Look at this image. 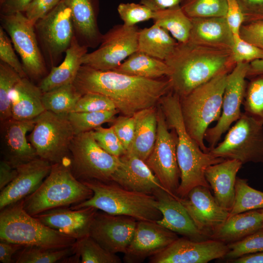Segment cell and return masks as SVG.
<instances>
[{
  "label": "cell",
  "mask_w": 263,
  "mask_h": 263,
  "mask_svg": "<svg viewBox=\"0 0 263 263\" xmlns=\"http://www.w3.org/2000/svg\"><path fill=\"white\" fill-rule=\"evenodd\" d=\"M22 78L12 68L3 62L0 63V121L12 118L10 94Z\"/></svg>",
  "instance_id": "obj_40"
},
{
  "label": "cell",
  "mask_w": 263,
  "mask_h": 263,
  "mask_svg": "<svg viewBox=\"0 0 263 263\" xmlns=\"http://www.w3.org/2000/svg\"><path fill=\"white\" fill-rule=\"evenodd\" d=\"M17 175L16 168L1 159L0 161V190H1L9 184L15 178Z\"/></svg>",
  "instance_id": "obj_55"
},
{
  "label": "cell",
  "mask_w": 263,
  "mask_h": 263,
  "mask_svg": "<svg viewBox=\"0 0 263 263\" xmlns=\"http://www.w3.org/2000/svg\"><path fill=\"white\" fill-rule=\"evenodd\" d=\"M137 26H113L102 35L99 47L86 53L82 65L99 70H114L132 54L138 51Z\"/></svg>",
  "instance_id": "obj_12"
},
{
  "label": "cell",
  "mask_w": 263,
  "mask_h": 263,
  "mask_svg": "<svg viewBox=\"0 0 263 263\" xmlns=\"http://www.w3.org/2000/svg\"><path fill=\"white\" fill-rule=\"evenodd\" d=\"M259 209V211L261 214V215H262V217L263 218V208L262 209Z\"/></svg>",
  "instance_id": "obj_60"
},
{
  "label": "cell",
  "mask_w": 263,
  "mask_h": 263,
  "mask_svg": "<svg viewBox=\"0 0 263 263\" xmlns=\"http://www.w3.org/2000/svg\"><path fill=\"white\" fill-rule=\"evenodd\" d=\"M69 150L71 170L78 180L112 182L120 163L119 157L102 149L94 140L92 130L75 135Z\"/></svg>",
  "instance_id": "obj_8"
},
{
  "label": "cell",
  "mask_w": 263,
  "mask_h": 263,
  "mask_svg": "<svg viewBox=\"0 0 263 263\" xmlns=\"http://www.w3.org/2000/svg\"><path fill=\"white\" fill-rule=\"evenodd\" d=\"M242 165L238 160L227 159L209 166L205 171L206 179L215 199L229 212L234 204L237 174Z\"/></svg>",
  "instance_id": "obj_25"
},
{
  "label": "cell",
  "mask_w": 263,
  "mask_h": 263,
  "mask_svg": "<svg viewBox=\"0 0 263 263\" xmlns=\"http://www.w3.org/2000/svg\"><path fill=\"white\" fill-rule=\"evenodd\" d=\"M113 71L152 79L168 77L171 73L170 68L164 60L138 50L130 56Z\"/></svg>",
  "instance_id": "obj_32"
},
{
  "label": "cell",
  "mask_w": 263,
  "mask_h": 263,
  "mask_svg": "<svg viewBox=\"0 0 263 263\" xmlns=\"http://www.w3.org/2000/svg\"><path fill=\"white\" fill-rule=\"evenodd\" d=\"M190 18L225 17L226 0H184L181 4Z\"/></svg>",
  "instance_id": "obj_41"
},
{
  "label": "cell",
  "mask_w": 263,
  "mask_h": 263,
  "mask_svg": "<svg viewBox=\"0 0 263 263\" xmlns=\"http://www.w3.org/2000/svg\"><path fill=\"white\" fill-rule=\"evenodd\" d=\"M87 51L88 47L75 35L63 61L57 66H52L49 74L41 81L39 87L42 93L73 83Z\"/></svg>",
  "instance_id": "obj_28"
},
{
  "label": "cell",
  "mask_w": 263,
  "mask_h": 263,
  "mask_svg": "<svg viewBox=\"0 0 263 263\" xmlns=\"http://www.w3.org/2000/svg\"><path fill=\"white\" fill-rule=\"evenodd\" d=\"M32 0H2L0 1L1 14L9 15L24 12Z\"/></svg>",
  "instance_id": "obj_54"
},
{
  "label": "cell",
  "mask_w": 263,
  "mask_h": 263,
  "mask_svg": "<svg viewBox=\"0 0 263 263\" xmlns=\"http://www.w3.org/2000/svg\"><path fill=\"white\" fill-rule=\"evenodd\" d=\"M119 113L117 110L94 112H73L67 116L76 135L93 130L105 123H112Z\"/></svg>",
  "instance_id": "obj_39"
},
{
  "label": "cell",
  "mask_w": 263,
  "mask_h": 263,
  "mask_svg": "<svg viewBox=\"0 0 263 263\" xmlns=\"http://www.w3.org/2000/svg\"><path fill=\"white\" fill-rule=\"evenodd\" d=\"M82 95L97 93L111 99L122 115L132 116L137 112L157 106L171 90L166 79H148L113 70H99L82 65L74 81Z\"/></svg>",
  "instance_id": "obj_1"
},
{
  "label": "cell",
  "mask_w": 263,
  "mask_h": 263,
  "mask_svg": "<svg viewBox=\"0 0 263 263\" xmlns=\"http://www.w3.org/2000/svg\"><path fill=\"white\" fill-rule=\"evenodd\" d=\"M209 152L216 157L238 160L242 164L263 163V123L242 113L224 140Z\"/></svg>",
  "instance_id": "obj_9"
},
{
  "label": "cell",
  "mask_w": 263,
  "mask_h": 263,
  "mask_svg": "<svg viewBox=\"0 0 263 263\" xmlns=\"http://www.w3.org/2000/svg\"><path fill=\"white\" fill-rule=\"evenodd\" d=\"M228 250L227 244L216 240L196 241L184 237L150 257L149 263H207L223 258Z\"/></svg>",
  "instance_id": "obj_16"
},
{
  "label": "cell",
  "mask_w": 263,
  "mask_h": 263,
  "mask_svg": "<svg viewBox=\"0 0 263 263\" xmlns=\"http://www.w3.org/2000/svg\"><path fill=\"white\" fill-rule=\"evenodd\" d=\"M67 116L45 110L35 118L29 140L38 157L54 164L70 157L75 134Z\"/></svg>",
  "instance_id": "obj_10"
},
{
  "label": "cell",
  "mask_w": 263,
  "mask_h": 263,
  "mask_svg": "<svg viewBox=\"0 0 263 263\" xmlns=\"http://www.w3.org/2000/svg\"><path fill=\"white\" fill-rule=\"evenodd\" d=\"M177 43L167 30L156 24L139 30L138 50L159 59L165 61Z\"/></svg>",
  "instance_id": "obj_33"
},
{
  "label": "cell",
  "mask_w": 263,
  "mask_h": 263,
  "mask_svg": "<svg viewBox=\"0 0 263 263\" xmlns=\"http://www.w3.org/2000/svg\"><path fill=\"white\" fill-rule=\"evenodd\" d=\"M184 0H140V2L153 11L181 6Z\"/></svg>",
  "instance_id": "obj_57"
},
{
  "label": "cell",
  "mask_w": 263,
  "mask_h": 263,
  "mask_svg": "<svg viewBox=\"0 0 263 263\" xmlns=\"http://www.w3.org/2000/svg\"><path fill=\"white\" fill-rule=\"evenodd\" d=\"M238 1L244 16V22L263 20V0Z\"/></svg>",
  "instance_id": "obj_53"
},
{
  "label": "cell",
  "mask_w": 263,
  "mask_h": 263,
  "mask_svg": "<svg viewBox=\"0 0 263 263\" xmlns=\"http://www.w3.org/2000/svg\"><path fill=\"white\" fill-rule=\"evenodd\" d=\"M82 94L73 83L43 93L42 103L45 110L60 115H67L74 111Z\"/></svg>",
  "instance_id": "obj_35"
},
{
  "label": "cell",
  "mask_w": 263,
  "mask_h": 263,
  "mask_svg": "<svg viewBox=\"0 0 263 263\" xmlns=\"http://www.w3.org/2000/svg\"><path fill=\"white\" fill-rule=\"evenodd\" d=\"M1 27L9 35L19 55L27 76L38 79L46 72L45 63L41 53L35 25L22 12L0 16Z\"/></svg>",
  "instance_id": "obj_13"
},
{
  "label": "cell",
  "mask_w": 263,
  "mask_h": 263,
  "mask_svg": "<svg viewBox=\"0 0 263 263\" xmlns=\"http://www.w3.org/2000/svg\"><path fill=\"white\" fill-rule=\"evenodd\" d=\"M71 11L76 37L80 42L94 48L100 44L102 34L97 24L98 0H64Z\"/></svg>",
  "instance_id": "obj_26"
},
{
  "label": "cell",
  "mask_w": 263,
  "mask_h": 263,
  "mask_svg": "<svg viewBox=\"0 0 263 263\" xmlns=\"http://www.w3.org/2000/svg\"><path fill=\"white\" fill-rule=\"evenodd\" d=\"M179 200L197 228L209 239L229 217V211L219 205L209 188L195 187Z\"/></svg>",
  "instance_id": "obj_17"
},
{
  "label": "cell",
  "mask_w": 263,
  "mask_h": 263,
  "mask_svg": "<svg viewBox=\"0 0 263 263\" xmlns=\"http://www.w3.org/2000/svg\"><path fill=\"white\" fill-rule=\"evenodd\" d=\"M263 228V219L259 209L247 211L229 216L210 239L228 244Z\"/></svg>",
  "instance_id": "obj_31"
},
{
  "label": "cell",
  "mask_w": 263,
  "mask_h": 263,
  "mask_svg": "<svg viewBox=\"0 0 263 263\" xmlns=\"http://www.w3.org/2000/svg\"><path fill=\"white\" fill-rule=\"evenodd\" d=\"M235 187V200L229 216L263 208V192L250 187L247 179L237 177Z\"/></svg>",
  "instance_id": "obj_38"
},
{
  "label": "cell",
  "mask_w": 263,
  "mask_h": 263,
  "mask_svg": "<svg viewBox=\"0 0 263 263\" xmlns=\"http://www.w3.org/2000/svg\"><path fill=\"white\" fill-rule=\"evenodd\" d=\"M117 10L123 24L129 26H136L138 23L152 19L154 12L140 2L121 3Z\"/></svg>",
  "instance_id": "obj_44"
},
{
  "label": "cell",
  "mask_w": 263,
  "mask_h": 263,
  "mask_svg": "<svg viewBox=\"0 0 263 263\" xmlns=\"http://www.w3.org/2000/svg\"><path fill=\"white\" fill-rule=\"evenodd\" d=\"M165 61L171 70L168 77L172 90L180 98L215 76L229 73L236 64L231 50L206 46L189 41L178 42Z\"/></svg>",
  "instance_id": "obj_2"
},
{
  "label": "cell",
  "mask_w": 263,
  "mask_h": 263,
  "mask_svg": "<svg viewBox=\"0 0 263 263\" xmlns=\"http://www.w3.org/2000/svg\"><path fill=\"white\" fill-rule=\"evenodd\" d=\"M119 159L120 165L112 182L127 189L150 194L160 188L167 190L145 161L127 152Z\"/></svg>",
  "instance_id": "obj_24"
},
{
  "label": "cell",
  "mask_w": 263,
  "mask_h": 263,
  "mask_svg": "<svg viewBox=\"0 0 263 263\" xmlns=\"http://www.w3.org/2000/svg\"><path fill=\"white\" fill-rule=\"evenodd\" d=\"M74 253L79 256L81 263H121L116 254L106 250L90 235L76 241Z\"/></svg>",
  "instance_id": "obj_37"
},
{
  "label": "cell",
  "mask_w": 263,
  "mask_h": 263,
  "mask_svg": "<svg viewBox=\"0 0 263 263\" xmlns=\"http://www.w3.org/2000/svg\"><path fill=\"white\" fill-rule=\"evenodd\" d=\"M136 220L129 216L97 211L91 225L90 236L108 251L124 254L132 238Z\"/></svg>",
  "instance_id": "obj_18"
},
{
  "label": "cell",
  "mask_w": 263,
  "mask_h": 263,
  "mask_svg": "<svg viewBox=\"0 0 263 263\" xmlns=\"http://www.w3.org/2000/svg\"><path fill=\"white\" fill-rule=\"evenodd\" d=\"M92 190L73 174L70 157L52 164L39 188L22 200L23 207L34 216L44 211L80 203L90 198Z\"/></svg>",
  "instance_id": "obj_5"
},
{
  "label": "cell",
  "mask_w": 263,
  "mask_h": 263,
  "mask_svg": "<svg viewBox=\"0 0 263 263\" xmlns=\"http://www.w3.org/2000/svg\"><path fill=\"white\" fill-rule=\"evenodd\" d=\"M114 110H117L116 107L108 97L97 93H88L80 97L73 112H94Z\"/></svg>",
  "instance_id": "obj_46"
},
{
  "label": "cell",
  "mask_w": 263,
  "mask_h": 263,
  "mask_svg": "<svg viewBox=\"0 0 263 263\" xmlns=\"http://www.w3.org/2000/svg\"><path fill=\"white\" fill-rule=\"evenodd\" d=\"M93 191L89 199L72 206V209L94 207L114 215H124L137 221L157 222L162 217L153 194L127 189L113 182L81 181Z\"/></svg>",
  "instance_id": "obj_4"
},
{
  "label": "cell",
  "mask_w": 263,
  "mask_h": 263,
  "mask_svg": "<svg viewBox=\"0 0 263 263\" xmlns=\"http://www.w3.org/2000/svg\"><path fill=\"white\" fill-rule=\"evenodd\" d=\"M158 104L169 129L174 131L177 135L176 155L180 171L177 196L183 198L192 188L199 186L210 188L205 177V171L209 166L225 159L204 151L190 136L183 120L180 98L172 90L163 96Z\"/></svg>",
  "instance_id": "obj_3"
},
{
  "label": "cell",
  "mask_w": 263,
  "mask_h": 263,
  "mask_svg": "<svg viewBox=\"0 0 263 263\" xmlns=\"http://www.w3.org/2000/svg\"><path fill=\"white\" fill-rule=\"evenodd\" d=\"M177 238L176 233L156 222L138 221L124 260L128 263L143 262L163 251Z\"/></svg>",
  "instance_id": "obj_19"
},
{
  "label": "cell",
  "mask_w": 263,
  "mask_h": 263,
  "mask_svg": "<svg viewBox=\"0 0 263 263\" xmlns=\"http://www.w3.org/2000/svg\"><path fill=\"white\" fill-rule=\"evenodd\" d=\"M232 56L235 64L250 62L263 58V50L242 38L240 34L233 35Z\"/></svg>",
  "instance_id": "obj_47"
},
{
  "label": "cell",
  "mask_w": 263,
  "mask_h": 263,
  "mask_svg": "<svg viewBox=\"0 0 263 263\" xmlns=\"http://www.w3.org/2000/svg\"><path fill=\"white\" fill-rule=\"evenodd\" d=\"M228 73L221 74L180 98L182 115L186 129L205 152L210 149L204 143L209 125L221 114L223 97Z\"/></svg>",
  "instance_id": "obj_6"
},
{
  "label": "cell",
  "mask_w": 263,
  "mask_h": 263,
  "mask_svg": "<svg viewBox=\"0 0 263 263\" xmlns=\"http://www.w3.org/2000/svg\"><path fill=\"white\" fill-rule=\"evenodd\" d=\"M23 246L0 240V261L2 263L13 262V256Z\"/></svg>",
  "instance_id": "obj_56"
},
{
  "label": "cell",
  "mask_w": 263,
  "mask_h": 263,
  "mask_svg": "<svg viewBox=\"0 0 263 263\" xmlns=\"http://www.w3.org/2000/svg\"><path fill=\"white\" fill-rule=\"evenodd\" d=\"M43 93L30 81L22 78L10 94L12 118L19 120L34 119L45 111L42 103Z\"/></svg>",
  "instance_id": "obj_29"
},
{
  "label": "cell",
  "mask_w": 263,
  "mask_h": 263,
  "mask_svg": "<svg viewBox=\"0 0 263 263\" xmlns=\"http://www.w3.org/2000/svg\"><path fill=\"white\" fill-rule=\"evenodd\" d=\"M249 65V62L237 63L227 75L221 116L217 124L208 128L205 134V139L208 143L210 150L218 144L222 135L242 114L241 107L245 96L247 86L245 78Z\"/></svg>",
  "instance_id": "obj_15"
},
{
  "label": "cell",
  "mask_w": 263,
  "mask_h": 263,
  "mask_svg": "<svg viewBox=\"0 0 263 263\" xmlns=\"http://www.w3.org/2000/svg\"><path fill=\"white\" fill-rule=\"evenodd\" d=\"M228 262L233 263H263V251L244 255Z\"/></svg>",
  "instance_id": "obj_58"
},
{
  "label": "cell",
  "mask_w": 263,
  "mask_h": 263,
  "mask_svg": "<svg viewBox=\"0 0 263 263\" xmlns=\"http://www.w3.org/2000/svg\"><path fill=\"white\" fill-rule=\"evenodd\" d=\"M157 132L153 149L145 161L163 187L171 194L176 193L180 182L177 155V135L169 131L163 111L157 105Z\"/></svg>",
  "instance_id": "obj_11"
},
{
  "label": "cell",
  "mask_w": 263,
  "mask_h": 263,
  "mask_svg": "<svg viewBox=\"0 0 263 263\" xmlns=\"http://www.w3.org/2000/svg\"><path fill=\"white\" fill-rule=\"evenodd\" d=\"M8 38L3 28L0 27V61L7 64L22 77H27L22 64L19 61Z\"/></svg>",
  "instance_id": "obj_48"
},
{
  "label": "cell",
  "mask_w": 263,
  "mask_h": 263,
  "mask_svg": "<svg viewBox=\"0 0 263 263\" xmlns=\"http://www.w3.org/2000/svg\"><path fill=\"white\" fill-rule=\"evenodd\" d=\"M0 240L22 246L62 248L76 240L42 224L23 208L22 200L0 210Z\"/></svg>",
  "instance_id": "obj_7"
},
{
  "label": "cell",
  "mask_w": 263,
  "mask_h": 263,
  "mask_svg": "<svg viewBox=\"0 0 263 263\" xmlns=\"http://www.w3.org/2000/svg\"><path fill=\"white\" fill-rule=\"evenodd\" d=\"M52 164L38 157L16 167L15 178L0 193V209L24 199L36 191L49 174Z\"/></svg>",
  "instance_id": "obj_21"
},
{
  "label": "cell",
  "mask_w": 263,
  "mask_h": 263,
  "mask_svg": "<svg viewBox=\"0 0 263 263\" xmlns=\"http://www.w3.org/2000/svg\"><path fill=\"white\" fill-rule=\"evenodd\" d=\"M152 19L153 23L167 30L178 42L188 41L191 20L181 6L154 11Z\"/></svg>",
  "instance_id": "obj_34"
},
{
  "label": "cell",
  "mask_w": 263,
  "mask_h": 263,
  "mask_svg": "<svg viewBox=\"0 0 263 263\" xmlns=\"http://www.w3.org/2000/svg\"><path fill=\"white\" fill-rule=\"evenodd\" d=\"M240 36L245 40L263 50V20L244 23L240 30Z\"/></svg>",
  "instance_id": "obj_51"
},
{
  "label": "cell",
  "mask_w": 263,
  "mask_h": 263,
  "mask_svg": "<svg viewBox=\"0 0 263 263\" xmlns=\"http://www.w3.org/2000/svg\"><path fill=\"white\" fill-rule=\"evenodd\" d=\"M97 211L94 207L75 209L61 207L33 216L47 226L77 240L90 235L91 225Z\"/></svg>",
  "instance_id": "obj_22"
},
{
  "label": "cell",
  "mask_w": 263,
  "mask_h": 263,
  "mask_svg": "<svg viewBox=\"0 0 263 263\" xmlns=\"http://www.w3.org/2000/svg\"><path fill=\"white\" fill-rule=\"evenodd\" d=\"M35 28L42 49L52 64L68 49L75 36L71 11L64 0L38 21Z\"/></svg>",
  "instance_id": "obj_14"
},
{
  "label": "cell",
  "mask_w": 263,
  "mask_h": 263,
  "mask_svg": "<svg viewBox=\"0 0 263 263\" xmlns=\"http://www.w3.org/2000/svg\"><path fill=\"white\" fill-rule=\"evenodd\" d=\"M225 18L233 35L240 34V30L244 22V18L238 0H226Z\"/></svg>",
  "instance_id": "obj_52"
},
{
  "label": "cell",
  "mask_w": 263,
  "mask_h": 263,
  "mask_svg": "<svg viewBox=\"0 0 263 263\" xmlns=\"http://www.w3.org/2000/svg\"><path fill=\"white\" fill-rule=\"evenodd\" d=\"M35 123V119L19 120L13 118L0 122L2 159L16 168L38 157L26 138L27 133L33 130Z\"/></svg>",
  "instance_id": "obj_20"
},
{
  "label": "cell",
  "mask_w": 263,
  "mask_h": 263,
  "mask_svg": "<svg viewBox=\"0 0 263 263\" xmlns=\"http://www.w3.org/2000/svg\"><path fill=\"white\" fill-rule=\"evenodd\" d=\"M92 132L97 144L109 154L120 157L126 152L112 126L107 128L99 126Z\"/></svg>",
  "instance_id": "obj_45"
},
{
  "label": "cell",
  "mask_w": 263,
  "mask_h": 263,
  "mask_svg": "<svg viewBox=\"0 0 263 263\" xmlns=\"http://www.w3.org/2000/svg\"><path fill=\"white\" fill-rule=\"evenodd\" d=\"M263 74V58L249 62L247 77H252Z\"/></svg>",
  "instance_id": "obj_59"
},
{
  "label": "cell",
  "mask_w": 263,
  "mask_h": 263,
  "mask_svg": "<svg viewBox=\"0 0 263 263\" xmlns=\"http://www.w3.org/2000/svg\"><path fill=\"white\" fill-rule=\"evenodd\" d=\"M228 250L223 259L230 261L244 255L263 251V228L242 240L227 244Z\"/></svg>",
  "instance_id": "obj_43"
},
{
  "label": "cell",
  "mask_w": 263,
  "mask_h": 263,
  "mask_svg": "<svg viewBox=\"0 0 263 263\" xmlns=\"http://www.w3.org/2000/svg\"><path fill=\"white\" fill-rule=\"evenodd\" d=\"M61 0H32L24 11L25 16L34 25L50 12Z\"/></svg>",
  "instance_id": "obj_50"
},
{
  "label": "cell",
  "mask_w": 263,
  "mask_h": 263,
  "mask_svg": "<svg viewBox=\"0 0 263 263\" xmlns=\"http://www.w3.org/2000/svg\"><path fill=\"white\" fill-rule=\"evenodd\" d=\"M191 20L189 41L213 48L231 50L233 33L225 17L191 18Z\"/></svg>",
  "instance_id": "obj_27"
},
{
  "label": "cell",
  "mask_w": 263,
  "mask_h": 263,
  "mask_svg": "<svg viewBox=\"0 0 263 263\" xmlns=\"http://www.w3.org/2000/svg\"><path fill=\"white\" fill-rule=\"evenodd\" d=\"M251 77L243 104L244 113L263 123V74Z\"/></svg>",
  "instance_id": "obj_42"
},
{
  "label": "cell",
  "mask_w": 263,
  "mask_h": 263,
  "mask_svg": "<svg viewBox=\"0 0 263 263\" xmlns=\"http://www.w3.org/2000/svg\"><path fill=\"white\" fill-rule=\"evenodd\" d=\"M135 132L126 151L146 161L155 143L157 132V106L140 110L133 115Z\"/></svg>",
  "instance_id": "obj_30"
},
{
  "label": "cell",
  "mask_w": 263,
  "mask_h": 263,
  "mask_svg": "<svg viewBox=\"0 0 263 263\" xmlns=\"http://www.w3.org/2000/svg\"><path fill=\"white\" fill-rule=\"evenodd\" d=\"M112 123L114 132L127 151L132 143L134 135L133 116L122 115L116 117Z\"/></svg>",
  "instance_id": "obj_49"
},
{
  "label": "cell",
  "mask_w": 263,
  "mask_h": 263,
  "mask_svg": "<svg viewBox=\"0 0 263 263\" xmlns=\"http://www.w3.org/2000/svg\"><path fill=\"white\" fill-rule=\"evenodd\" d=\"M17 255V263H54L63 261L74 253V244L62 248L25 246Z\"/></svg>",
  "instance_id": "obj_36"
},
{
  "label": "cell",
  "mask_w": 263,
  "mask_h": 263,
  "mask_svg": "<svg viewBox=\"0 0 263 263\" xmlns=\"http://www.w3.org/2000/svg\"><path fill=\"white\" fill-rule=\"evenodd\" d=\"M157 201L162 217L156 222L177 234L193 241H201L209 238L196 226L178 196L160 188L152 194Z\"/></svg>",
  "instance_id": "obj_23"
}]
</instances>
